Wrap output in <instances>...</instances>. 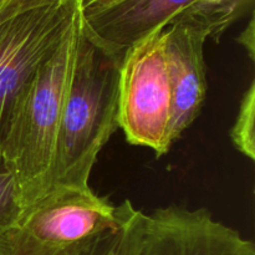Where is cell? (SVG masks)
<instances>
[{"label": "cell", "instance_id": "obj_1", "mask_svg": "<svg viewBox=\"0 0 255 255\" xmlns=\"http://www.w3.org/2000/svg\"><path fill=\"white\" fill-rule=\"evenodd\" d=\"M82 30L81 15L56 51L22 89L1 146L22 213L54 188L57 133Z\"/></svg>", "mask_w": 255, "mask_h": 255}, {"label": "cell", "instance_id": "obj_2", "mask_svg": "<svg viewBox=\"0 0 255 255\" xmlns=\"http://www.w3.org/2000/svg\"><path fill=\"white\" fill-rule=\"evenodd\" d=\"M121 61L82 26L57 133L54 186L91 188L99 153L119 128Z\"/></svg>", "mask_w": 255, "mask_h": 255}, {"label": "cell", "instance_id": "obj_3", "mask_svg": "<svg viewBox=\"0 0 255 255\" xmlns=\"http://www.w3.org/2000/svg\"><path fill=\"white\" fill-rule=\"evenodd\" d=\"M122 226L119 206L91 188H54L0 239V255H75Z\"/></svg>", "mask_w": 255, "mask_h": 255}, {"label": "cell", "instance_id": "obj_4", "mask_svg": "<svg viewBox=\"0 0 255 255\" xmlns=\"http://www.w3.org/2000/svg\"><path fill=\"white\" fill-rule=\"evenodd\" d=\"M79 15V0H31L0 22V164L22 89L61 45Z\"/></svg>", "mask_w": 255, "mask_h": 255}, {"label": "cell", "instance_id": "obj_5", "mask_svg": "<svg viewBox=\"0 0 255 255\" xmlns=\"http://www.w3.org/2000/svg\"><path fill=\"white\" fill-rule=\"evenodd\" d=\"M172 91L164 54V27L129 47L120 66L119 128L128 143L158 157L172 147Z\"/></svg>", "mask_w": 255, "mask_h": 255}, {"label": "cell", "instance_id": "obj_6", "mask_svg": "<svg viewBox=\"0 0 255 255\" xmlns=\"http://www.w3.org/2000/svg\"><path fill=\"white\" fill-rule=\"evenodd\" d=\"M120 208L128 255H255L253 242L206 208L169 206L144 214L127 199Z\"/></svg>", "mask_w": 255, "mask_h": 255}, {"label": "cell", "instance_id": "obj_7", "mask_svg": "<svg viewBox=\"0 0 255 255\" xmlns=\"http://www.w3.org/2000/svg\"><path fill=\"white\" fill-rule=\"evenodd\" d=\"M201 0H79L82 26L90 39L115 56Z\"/></svg>", "mask_w": 255, "mask_h": 255}, {"label": "cell", "instance_id": "obj_8", "mask_svg": "<svg viewBox=\"0 0 255 255\" xmlns=\"http://www.w3.org/2000/svg\"><path fill=\"white\" fill-rule=\"evenodd\" d=\"M207 39L208 35L201 27L183 20H173L164 26V54L172 91V144L198 117L206 99Z\"/></svg>", "mask_w": 255, "mask_h": 255}, {"label": "cell", "instance_id": "obj_9", "mask_svg": "<svg viewBox=\"0 0 255 255\" xmlns=\"http://www.w3.org/2000/svg\"><path fill=\"white\" fill-rule=\"evenodd\" d=\"M254 0H201L177 15L173 20L201 27L208 39L218 42L224 32L253 9ZM172 20V21H173Z\"/></svg>", "mask_w": 255, "mask_h": 255}, {"label": "cell", "instance_id": "obj_10", "mask_svg": "<svg viewBox=\"0 0 255 255\" xmlns=\"http://www.w3.org/2000/svg\"><path fill=\"white\" fill-rule=\"evenodd\" d=\"M255 82L252 81L243 95L236 122L231 129V139L234 147L248 157L255 159Z\"/></svg>", "mask_w": 255, "mask_h": 255}, {"label": "cell", "instance_id": "obj_11", "mask_svg": "<svg viewBox=\"0 0 255 255\" xmlns=\"http://www.w3.org/2000/svg\"><path fill=\"white\" fill-rule=\"evenodd\" d=\"M22 216L19 191L14 173L0 164V239L11 231Z\"/></svg>", "mask_w": 255, "mask_h": 255}, {"label": "cell", "instance_id": "obj_12", "mask_svg": "<svg viewBox=\"0 0 255 255\" xmlns=\"http://www.w3.org/2000/svg\"><path fill=\"white\" fill-rule=\"evenodd\" d=\"M120 213H121V208H120ZM75 255H128L126 236H125L124 218H122V226L117 231L101 237Z\"/></svg>", "mask_w": 255, "mask_h": 255}, {"label": "cell", "instance_id": "obj_13", "mask_svg": "<svg viewBox=\"0 0 255 255\" xmlns=\"http://www.w3.org/2000/svg\"><path fill=\"white\" fill-rule=\"evenodd\" d=\"M237 41L242 45L243 47H246V50L248 51L249 57L251 60L254 61L255 57V42H254V15L252 12L251 20H249V24L247 26V29L237 37Z\"/></svg>", "mask_w": 255, "mask_h": 255}, {"label": "cell", "instance_id": "obj_14", "mask_svg": "<svg viewBox=\"0 0 255 255\" xmlns=\"http://www.w3.org/2000/svg\"><path fill=\"white\" fill-rule=\"evenodd\" d=\"M29 1H31V0H4L0 4V22L15 14L17 10L25 6Z\"/></svg>", "mask_w": 255, "mask_h": 255}, {"label": "cell", "instance_id": "obj_15", "mask_svg": "<svg viewBox=\"0 0 255 255\" xmlns=\"http://www.w3.org/2000/svg\"><path fill=\"white\" fill-rule=\"evenodd\" d=\"M2 1H4V0H0V4H1V2H2Z\"/></svg>", "mask_w": 255, "mask_h": 255}]
</instances>
